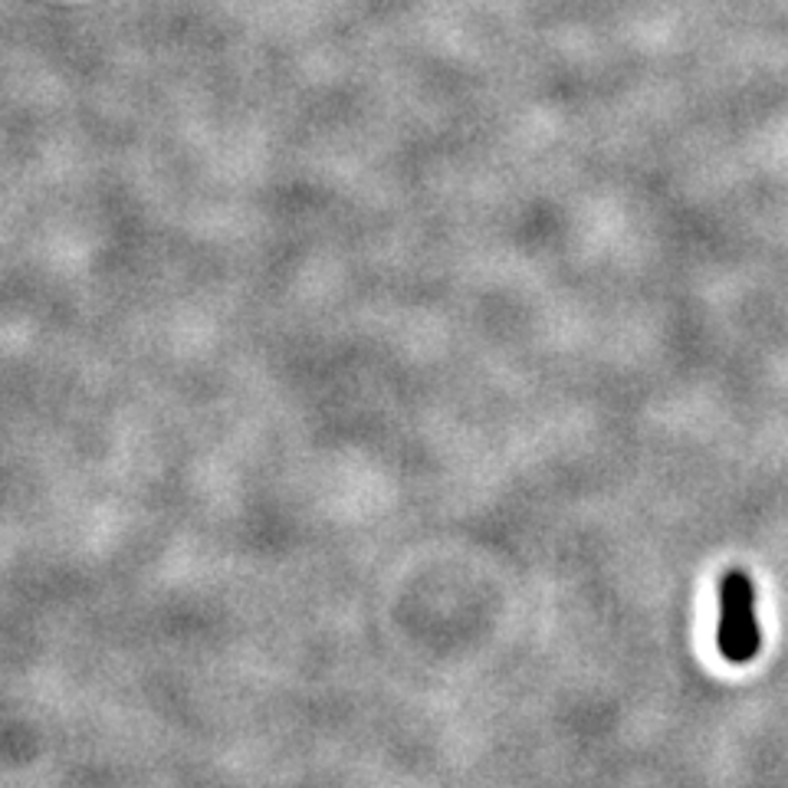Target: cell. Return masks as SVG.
Here are the masks:
<instances>
[{"instance_id":"1","label":"cell","mask_w":788,"mask_h":788,"mask_svg":"<svg viewBox=\"0 0 788 788\" xmlns=\"http://www.w3.org/2000/svg\"><path fill=\"white\" fill-rule=\"evenodd\" d=\"M716 648L729 664H749L762 648V631L755 621V588L742 568H729L719 584Z\"/></svg>"}]
</instances>
